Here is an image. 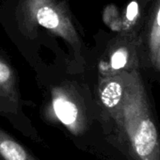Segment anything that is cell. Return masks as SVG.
<instances>
[{
	"instance_id": "cell-1",
	"label": "cell",
	"mask_w": 160,
	"mask_h": 160,
	"mask_svg": "<svg viewBox=\"0 0 160 160\" xmlns=\"http://www.w3.org/2000/svg\"><path fill=\"white\" fill-rule=\"evenodd\" d=\"M0 157L3 160H35L13 138L0 130Z\"/></svg>"
},
{
	"instance_id": "cell-2",
	"label": "cell",
	"mask_w": 160,
	"mask_h": 160,
	"mask_svg": "<svg viewBox=\"0 0 160 160\" xmlns=\"http://www.w3.org/2000/svg\"><path fill=\"white\" fill-rule=\"evenodd\" d=\"M53 108L58 119L68 128L73 130L78 119L76 106L64 96L56 97L53 101Z\"/></svg>"
},
{
	"instance_id": "cell-3",
	"label": "cell",
	"mask_w": 160,
	"mask_h": 160,
	"mask_svg": "<svg viewBox=\"0 0 160 160\" xmlns=\"http://www.w3.org/2000/svg\"><path fill=\"white\" fill-rule=\"evenodd\" d=\"M122 94V87L117 82H110L106 86L101 93V100L105 107L108 108H115L121 101Z\"/></svg>"
},
{
	"instance_id": "cell-4",
	"label": "cell",
	"mask_w": 160,
	"mask_h": 160,
	"mask_svg": "<svg viewBox=\"0 0 160 160\" xmlns=\"http://www.w3.org/2000/svg\"><path fill=\"white\" fill-rule=\"evenodd\" d=\"M39 24L46 28L55 29L60 25V19L58 14L51 8L42 7L37 11L36 13Z\"/></svg>"
},
{
	"instance_id": "cell-5",
	"label": "cell",
	"mask_w": 160,
	"mask_h": 160,
	"mask_svg": "<svg viewBox=\"0 0 160 160\" xmlns=\"http://www.w3.org/2000/svg\"><path fill=\"white\" fill-rule=\"evenodd\" d=\"M126 62H127V52L124 49H120L116 51L111 58V66L115 70L124 67Z\"/></svg>"
},
{
	"instance_id": "cell-6",
	"label": "cell",
	"mask_w": 160,
	"mask_h": 160,
	"mask_svg": "<svg viewBox=\"0 0 160 160\" xmlns=\"http://www.w3.org/2000/svg\"><path fill=\"white\" fill-rule=\"evenodd\" d=\"M11 77L10 68L3 62L0 61V84L7 82Z\"/></svg>"
},
{
	"instance_id": "cell-7",
	"label": "cell",
	"mask_w": 160,
	"mask_h": 160,
	"mask_svg": "<svg viewBox=\"0 0 160 160\" xmlns=\"http://www.w3.org/2000/svg\"><path fill=\"white\" fill-rule=\"evenodd\" d=\"M138 5L136 1H132L128 7H127V11H126V17L128 20L130 21H133L137 14H138Z\"/></svg>"
},
{
	"instance_id": "cell-8",
	"label": "cell",
	"mask_w": 160,
	"mask_h": 160,
	"mask_svg": "<svg viewBox=\"0 0 160 160\" xmlns=\"http://www.w3.org/2000/svg\"><path fill=\"white\" fill-rule=\"evenodd\" d=\"M157 24H158V26L160 27V9H159L158 13H157Z\"/></svg>"
}]
</instances>
